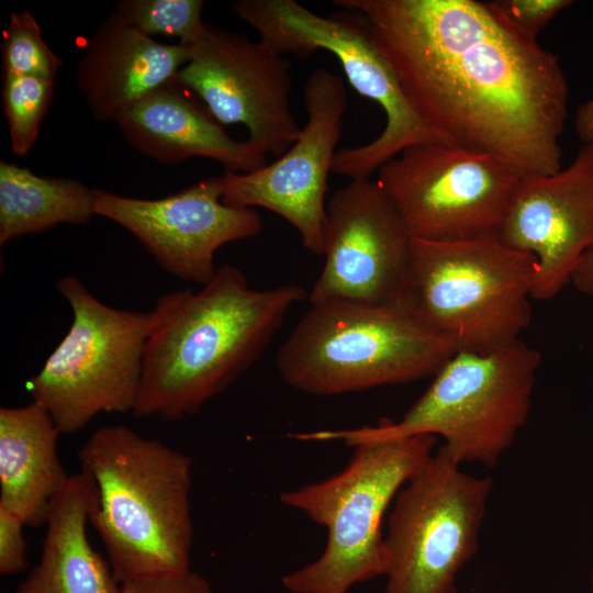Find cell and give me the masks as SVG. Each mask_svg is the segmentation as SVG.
Here are the masks:
<instances>
[{
	"instance_id": "6da1fadb",
	"label": "cell",
	"mask_w": 593,
	"mask_h": 593,
	"mask_svg": "<svg viewBox=\"0 0 593 593\" xmlns=\"http://www.w3.org/2000/svg\"><path fill=\"white\" fill-rule=\"evenodd\" d=\"M361 13L416 115L440 143L525 176L561 169L569 87L559 58L477 0H335Z\"/></svg>"
},
{
	"instance_id": "7a4b0ae2",
	"label": "cell",
	"mask_w": 593,
	"mask_h": 593,
	"mask_svg": "<svg viewBox=\"0 0 593 593\" xmlns=\"http://www.w3.org/2000/svg\"><path fill=\"white\" fill-rule=\"evenodd\" d=\"M305 295L298 284L253 289L238 268L225 265L197 292L161 296L133 415L177 421L199 412L260 358Z\"/></svg>"
},
{
	"instance_id": "3957f363",
	"label": "cell",
	"mask_w": 593,
	"mask_h": 593,
	"mask_svg": "<svg viewBox=\"0 0 593 593\" xmlns=\"http://www.w3.org/2000/svg\"><path fill=\"white\" fill-rule=\"evenodd\" d=\"M79 460L98 491L89 523L121 584L191 570L189 455L119 424L94 430Z\"/></svg>"
},
{
	"instance_id": "277c9868",
	"label": "cell",
	"mask_w": 593,
	"mask_h": 593,
	"mask_svg": "<svg viewBox=\"0 0 593 593\" xmlns=\"http://www.w3.org/2000/svg\"><path fill=\"white\" fill-rule=\"evenodd\" d=\"M301 440L340 439L354 448L338 473L280 494V501L327 530L323 553L282 578L291 593H347L385 574L383 517L399 491L433 455L437 437L390 436L373 426L296 434Z\"/></svg>"
},
{
	"instance_id": "5b68a950",
	"label": "cell",
	"mask_w": 593,
	"mask_h": 593,
	"mask_svg": "<svg viewBox=\"0 0 593 593\" xmlns=\"http://www.w3.org/2000/svg\"><path fill=\"white\" fill-rule=\"evenodd\" d=\"M458 350L411 305L311 304L281 345L277 369L311 395H336L434 377Z\"/></svg>"
},
{
	"instance_id": "8992f818",
	"label": "cell",
	"mask_w": 593,
	"mask_h": 593,
	"mask_svg": "<svg viewBox=\"0 0 593 593\" xmlns=\"http://www.w3.org/2000/svg\"><path fill=\"white\" fill-rule=\"evenodd\" d=\"M534 255L494 236L459 242L413 237L410 305L458 350L491 351L519 340L532 320Z\"/></svg>"
},
{
	"instance_id": "52a82bcc",
	"label": "cell",
	"mask_w": 593,
	"mask_h": 593,
	"mask_svg": "<svg viewBox=\"0 0 593 593\" xmlns=\"http://www.w3.org/2000/svg\"><path fill=\"white\" fill-rule=\"evenodd\" d=\"M540 354L516 340L491 351L457 350L399 421L373 428L390 436H440L456 463L493 468L527 422Z\"/></svg>"
},
{
	"instance_id": "ba28073f",
	"label": "cell",
	"mask_w": 593,
	"mask_h": 593,
	"mask_svg": "<svg viewBox=\"0 0 593 593\" xmlns=\"http://www.w3.org/2000/svg\"><path fill=\"white\" fill-rule=\"evenodd\" d=\"M57 290L71 307V325L26 388L59 432L71 434L100 413L133 412L154 313L111 307L71 275Z\"/></svg>"
},
{
	"instance_id": "9c48e42d",
	"label": "cell",
	"mask_w": 593,
	"mask_h": 593,
	"mask_svg": "<svg viewBox=\"0 0 593 593\" xmlns=\"http://www.w3.org/2000/svg\"><path fill=\"white\" fill-rule=\"evenodd\" d=\"M232 10L283 56L309 58L320 49L329 52L351 87L383 110L381 134L368 144L337 150L332 172L350 180L369 178L409 146L440 143L409 104L361 13L342 9L324 16L294 0H238Z\"/></svg>"
},
{
	"instance_id": "30bf717a",
	"label": "cell",
	"mask_w": 593,
	"mask_h": 593,
	"mask_svg": "<svg viewBox=\"0 0 593 593\" xmlns=\"http://www.w3.org/2000/svg\"><path fill=\"white\" fill-rule=\"evenodd\" d=\"M492 486L441 448L433 454L393 501L384 593H457V575L479 548Z\"/></svg>"
},
{
	"instance_id": "8fae6325",
	"label": "cell",
	"mask_w": 593,
	"mask_h": 593,
	"mask_svg": "<svg viewBox=\"0 0 593 593\" xmlns=\"http://www.w3.org/2000/svg\"><path fill=\"white\" fill-rule=\"evenodd\" d=\"M524 176L493 155L435 142L404 148L377 180L412 237L459 242L494 236Z\"/></svg>"
},
{
	"instance_id": "7c38bea8",
	"label": "cell",
	"mask_w": 593,
	"mask_h": 593,
	"mask_svg": "<svg viewBox=\"0 0 593 593\" xmlns=\"http://www.w3.org/2000/svg\"><path fill=\"white\" fill-rule=\"evenodd\" d=\"M323 255L311 304L410 305L413 237L378 180L354 179L332 195Z\"/></svg>"
},
{
	"instance_id": "4fadbf2b",
	"label": "cell",
	"mask_w": 593,
	"mask_h": 593,
	"mask_svg": "<svg viewBox=\"0 0 593 593\" xmlns=\"http://www.w3.org/2000/svg\"><path fill=\"white\" fill-rule=\"evenodd\" d=\"M189 59L174 80L194 92L220 124H243L248 142L282 156L301 128L290 104V61L262 41L203 23L183 44Z\"/></svg>"
},
{
	"instance_id": "5bb4252c",
	"label": "cell",
	"mask_w": 593,
	"mask_h": 593,
	"mask_svg": "<svg viewBox=\"0 0 593 593\" xmlns=\"http://www.w3.org/2000/svg\"><path fill=\"white\" fill-rule=\"evenodd\" d=\"M303 100L307 121L296 141L257 170L225 171L222 201L280 215L298 231L310 253L323 255L325 192L347 109L345 83L337 74L317 68L305 82Z\"/></svg>"
},
{
	"instance_id": "9a60e30c",
	"label": "cell",
	"mask_w": 593,
	"mask_h": 593,
	"mask_svg": "<svg viewBox=\"0 0 593 593\" xmlns=\"http://www.w3.org/2000/svg\"><path fill=\"white\" fill-rule=\"evenodd\" d=\"M222 195V176L159 199L94 189V212L132 233L164 270L203 286L217 270L214 256L220 247L262 228L255 209L227 205Z\"/></svg>"
},
{
	"instance_id": "2e32d148",
	"label": "cell",
	"mask_w": 593,
	"mask_h": 593,
	"mask_svg": "<svg viewBox=\"0 0 593 593\" xmlns=\"http://www.w3.org/2000/svg\"><path fill=\"white\" fill-rule=\"evenodd\" d=\"M494 237L537 260L532 299L550 300L593 245V143L551 175L524 176Z\"/></svg>"
},
{
	"instance_id": "e0dca14e",
	"label": "cell",
	"mask_w": 593,
	"mask_h": 593,
	"mask_svg": "<svg viewBox=\"0 0 593 593\" xmlns=\"http://www.w3.org/2000/svg\"><path fill=\"white\" fill-rule=\"evenodd\" d=\"M188 59L186 45L158 43L114 12L97 29L80 58L77 85L97 120L118 122L171 81Z\"/></svg>"
},
{
	"instance_id": "ac0fdd59",
	"label": "cell",
	"mask_w": 593,
	"mask_h": 593,
	"mask_svg": "<svg viewBox=\"0 0 593 593\" xmlns=\"http://www.w3.org/2000/svg\"><path fill=\"white\" fill-rule=\"evenodd\" d=\"M135 148L163 164L205 157L225 171L250 172L266 155L248 141L232 138L204 104L174 79L133 105L116 122Z\"/></svg>"
},
{
	"instance_id": "d6986e66",
	"label": "cell",
	"mask_w": 593,
	"mask_h": 593,
	"mask_svg": "<svg viewBox=\"0 0 593 593\" xmlns=\"http://www.w3.org/2000/svg\"><path fill=\"white\" fill-rule=\"evenodd\" d=\"M97 501L96 483L85 470L68 475L49 504L38 563L16 593H124L88 539Z\"/></svg>"
},
{
	"instance_id": "ffe728a7",
	"label": "cell",
	"mask_w": 593,
	"mask_h": 593,
	"mask_svg": "<svg viewBox=\"0 0 593 593\" xmlns=\"http://www.w3.org/2000/svg\"><path fill=\"white\" fill-rule=\"evenodd\" d=\"M59 434L34 401L0 409V506L26 526L45 523L53 497L68 479L57 454Z\"/></svg>"
},
{
	"instance_id": "44dd1931",
	"label": "cell",
	"mask_w": 593,
	"mask_h": 593,
	"mask_svg": "<svg viewBox=\"0 0 593 593\" xmlns=\"http://www.w3.org/2000/svg\"><path fill=\"white\" fill-rule=\"evenodd\" d=\"M93 215L94 189L0 161V246L58 224H86Z\"/></svg>"
},
{
	"instance_id": "7402d4cb",
	"label": "cell",
	"mask_w": 593,
	"mask_h": 593,
	"mask_svg": "<svg viewBox=\"0 0 593 593\" xmlns=\"http://www.w3.org/2000/svg\"><path fill=\"white\" fill-rule=\"evenodd\" d=\"M54 82L55 79L2 74V105L13 154L24 156L33 147L53 98Z\"/></svg>"
},
{
	"instance_id": "603a6c76",
	"label": "cell",
	"mask_w": 593,
	"mask_h": 593,
	"mask_svg": "<svg viewBox=\"0 0 593 593\" xmlns=\"http://www.w3.org/2000/svg\"><path fill=\"white\" fill-rule=\"evenodd\" d=\"M203 7L202 0H121L115 13L148 36H177L188 44L203 24Z\"/></svg>"
},
{
	"instance_id": "cb8c5ba5",
	"label": "cell",
	"mask_w": 593,
	"mask_h": 593,
	"mask_svg": "<svg viewBox=\"0 0 593 593\" xmlns=\"http://www.w3.org/2000/svg\"><path fill=\"white\" fill-rule=\"evenodd\" d=\"M3 72L55 79L61 59L44 42L35 18L12 12L1 45Z\"/></svg>"
},
{
	"instance_id": "d4e9b609",
	"label": "cell",
	"mask_w": 593,
	"mask_h": 593,
	"mask_svg": "<svg viewBox=\"0 0 593 593\" xmlns=\"http://www.w3.org/2000/svg\"><path fill=\"white\" fill-rule=\"evenodd\" d=\"M495 13L521 34L537 40L538 33L570 0H494L489 2Z\"/></svg>"
},
{
	"instance_id": "484cf974",
	"label": "cell",
	"mask_w": 593,
	"mask_h": 593,
	"mask_svg": "<svg viewBox=\"0 0 593 593\" xmlns=\"http://www.w3.org/2000/svg\"><path fill=\"white\" fill-rule=\"evenodd\" d=\"M26 526L15 513L0 506V573L16 574L27 568Z\"/></svg>"
},
{
	"instance_id": "4316f807",
	"label": "cell",
	"mask_w": 593,
	"mask_h": 593,
	"mask_svg": "<svg viewBox=\"0 0 593 593\" xmlns=\"http://www.w3.org/2000/svg\"><path fill=\"white\" fill-rule=\"evenodd\" d=\"M122 588L124 593H214L210 582L192 570L135 579L122 583Z\"/></svg>"
},
{
	"instance_id": "83f0119b",
	"label": "cell",
	"mask_w": 593,
	"mask_h": 593,
	"mask_svg": "<svg viewBox=\"0 0 593 593\" xmlns=\"http://www.w3.org/2000/svg\"><path fill=\"white\" fill-rule=\"evenodd\" d=\"M570 283L577 291L593 295V245L580 258L571 275Z\"/></svg>"
},
{
	"instance_id": "f1b7e54d",
	"label": "cell",
	"mask_w": 593,
	"mask_h": 593,
	"mask_svg": "<svg viewBox=\"0 0 593 593\" xmlns=\"http://www.w3.org/2000/svg\"><path fill=\"white\" fill-rule=\"evenodd\" d=\"M574 128L582 143H593V97L579 107Z\"/></svg>"
},
{
	"instance_id": "f546056e",
	"label": "cell",
	"mask_w": 593,
	"mask_h": 593,
	"mask_svg": "<svg viewBox=\"0 0 593 593\" xmlns=\"http://www.w3.org/2000/svg\"><path fill=\"white\" fill-rule=\"evenodd\" d=\"M591 582H592V592H593V573H592V580H591Z\"/></svg>"
}]
</instances>
